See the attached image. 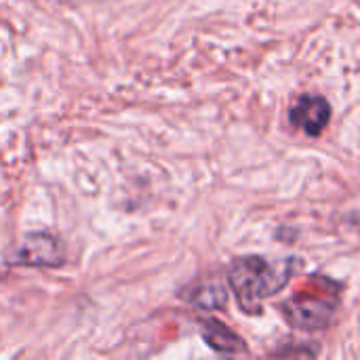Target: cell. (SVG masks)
Returning <instances> with one entry per match:
<instances>
[{"label": "cell", "instance_id": "cell-1", "mask_svg": "<svg viewBox=\"0 0 360 360\" xmlns=\"http://www.w3.org/2000/svg\"><path fill=\"white\" fill-rule=\"evenodd\" d=\"M297 266L295 257L276 264L257 255L240 257L228 270V285L245 314H259L264 300L283 291Z\"/></svg>", "mask_w": 360, "mask_h": 360}, {"label": "cell", "instance_id": "cell-2", "mask_svg": "<svg viewBox=\"0 0 360 360\" xmlns=\"http://www.w3.org/2000/svg\"><path fill=\"white\" fill-rule=\"evenodd\" d=\"M281 312L289 325L300 331H323L331 325L335 304L316 295H295L281 306Z\"/></svg>", "mask_w": 360, "mask_h": 360}, {"label": "cell", "instance_id": "cell-3", "mask_svg": "<svg viewBox=\"0 0 360 360\" xmlns=\"http://www.w3.org/2000/svg\"><path fill=\"white\" fill-rule=\"evenodd\" d=\"M8 264L27 268H57L63 264V247L59 238L46 232H36L25 236L19 247L8 253Z\"/></svg>", "mask_w": 360, "mask_h": 360}, {"label": "cell", "instance_id": "cell-4", "mask_svg": "<svg viewBox=\"0 0 360 360\" xmlns=\"http://www.w3.org/2000/svg\"><path fill=\"white\" fill-rule=\"evenodd\" d=\"M289 120L295 129L304 131L308 137H319L327 129L331 120V105L323 95L306 93L297 97V101L291 105Z\"/></svg>", "mask_w": 360, "mask_h": 360}, {"label": "cell", "instance_id": "cell-5", "mask_svg": "<svg viewBox=\"0 0 360 360\" xmlns=\"http://www.w3.org/2000/svg\"><path fill=\"white\" fill-rule=\"evenodd\" d=\"M181 297L198 310H207V312L221 310L228 304V285L215 276H207L192 283L181 293Z\"/></svg>", "mask_w": 360, "mask_h": 360}, {"label": "cell", "instance_id": "cell-6", "mask_svg": "<svg viewBox=\"0 0 360 360\" xmlns=\"http://www.w3.org/2000/svg\"><path fill=\"white\" fill-rule=\"evenodd\" d=\"M200 335L207 342V346L219 354H238L245 350V342L238 333H234L232 329H228L224 323L219 321H202L200 323Z\"/></svg>", "mask_w": 360, "mask_h": 360}]
</instances>
